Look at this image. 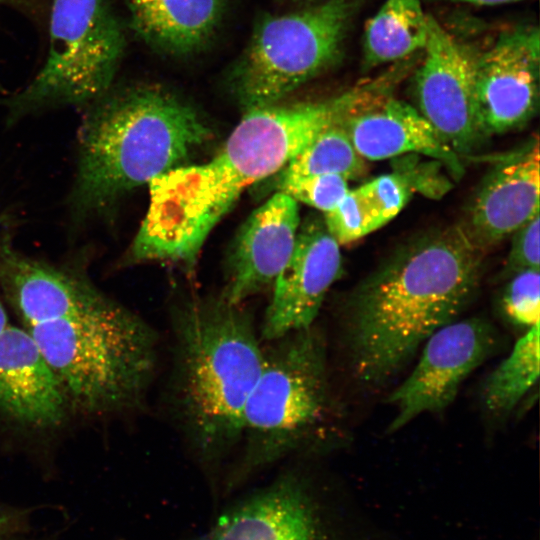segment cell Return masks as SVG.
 Instances as JSON below:
<instances>
[{"mask_svg":"<svg viewBox=\"0 0 540 540\" xmlns=\"http://www.w3.org/2000/svg\"><path fill=\"white\" fill-rule=\"evenodd\" d=\"M0 540H19V539L11 538L8 535H5V536H1Z\"/></svg>","mask_w":540,"mask_h":540,"instance_id":"obj_31","label":"cell"},{"mask_svg":"<svg viewBox=\"0 0 540 540\" xmlns=\"http://www.w3.org/2000/svg\"><path fill=\"white\" fill-rule=\"evenodd\" d=\"M446 1H453V2H462V3H468L473 5H499L504 3H511V2H517L521 0H446Z\"/></svg>","mask_w":540,"mask_h":540,"instance_id":"obj_29","label":"cell"},{"mask_svg":"<svg viewBox=\"0 0 540 540\" xmlns=\"http://www.w3.org/2000/svg\"><path fill=\"white\" fill-rule=\"evenodd\" d=\"M357 0H326L267 17L234 70L232 88L244 109L277 104L339 56Z\"/></svg>","mask_w":540,"mask_h":540,"instance_id":"obj_8","label":"cell"},{"mask_svg":"<svg viewBox=\"0 0 540 540\" xmlns=\"http://www.w3.org/2000/svg\"><path fill=\"white\" fill-rule=\"evenodd\" d=\"M342 274L340 245L324 220L300 225L294 251L276 278L259 329L268 342L314 325L330 287Z\"/></svg>","mask_w":540,"mask_h":540,"instance_id":"obj_13","label":"cell"},{"mask_svg":"<svg viewBox=\"0 0 540 540\" xmlns=\"http://www.w3.org/2000/svg\"><path fill=\"white\" fill-rule=\"evenodd\" d=\"M0 280L27 327L72 316L107 299L73 274L11 252L2 255Z\"/></svg>","mask_w":540,"mask_h":540,"instance_id":"obj_18","label":"cell"},{"mask_svg":"<svg viewBox=\"0 0 540 540\" xmlns=\"http://www.w3.org/2000/svg\"><path fill=\"white\" fill-rule=\"evenodd\" d=\"M484 252L461 225L409 243L365 278L346 301L343 337L355 380L381 388L437 329L468 306Z\"/></svg>","mask_w":540,"mask_h":540,"instance_id":"obj_2","label":"cell"},{"mask_svg":"<svg viewBox=\"0 0 540 540\" xmlns=\"http://www.w3.org/2000/svg\"><path fill=\"white\" fill-rule=\"evenodd\" d=\"M540 38L533 26L502 33L474 59L475 109L484 137L525 125L539 102Z\"/></svg>","mask_w":540,"mask_h":540,"instance_id":"obj_12","label":"cell"},{"mask_svg":"<svg viewBox=\"0 0 540 540\" xmlns=\"http://www.w3.org/2000/svg\"><path fill=\"white\" fill-rule=\"evenodd\" d=\"M389 87L367 94L339 120L356 151L368 160L423 154L440 161L459 177V156L414 106L389 96Z\"/></svg>","mask_w":540,"mask_h":540,"instance_id":"obj_15","label":"cell"},{"mask_svg":"<svg viewBox=\"0 0 540 540\" xmlns=\"http://www.w3.org/2000/svg\"><path fill=\"white\" fill-rule=\"evenodd\" d=\"M365 170L364 158L338 120L324 128L277 175L291 178L335 174L349 181L361 177Z\"/></svg>","mask_w":540,"mask_h":540,"instance_id":"obj_22","label":"cell"},{"mask_svg":"<svg viewBox=\"0 0 540 540\" xmlns=\"http://www.w3.org/2000/svg\"><path fill=\"white\" fill-rule=\"evenodd\" d=\"M277 188L324 213L334 208L349 190L348 180L335 174L278 178Z\"/></svg>","mask_w":540,"mask_h":540,"instance_id":"obj_25","label":"cell"},{"mask_svg":"<svg viewBox=\"0 0 540 540\" xmlns=\"http://www.w3.org/2000/svg\"><path fill=\"white\" fill-rule=\"evenodd\" d=\"M7 315L5 312V309L2 306V303L0 302V334L7 328Z\"/></svg>","mask_w":540,"mask_h":540,"instance_id":"obj_30","label":"cell"},{"mask_svg":"<svg viewBox=\"0 0 540 540\" xmlns=\"http://www.w3.org/2000/svg\"><path fill=\"white\" fill-rule=\"evenodd\" d=\"M68 401L56 374L27 330L0 334V409L33 426L59 423Z\"/></svg>","mask_w":540,"mask_h":540,"instance_id":"obj_17","label":"cell"},{"mask_svg":"<svg viewBox=\"0 0 540 540\" xmlns=\"http://www.w3.org/2000/svg\"><path fill=\"white\" fill-rule=\"evenodd\" d=\"M59 379L67 401L88 411L131 407L157 365V335L106 299L69 317L27 327Z\"/></svg>","mask_w":540,"mask_h":540,"instance_id":"obj_6","label":"cell"},{"mask_svg":"<svg viewBox=\"0 0 540 540\" xmlns=\"http://www.w3.org/2000/svg\"><path fill=\"white\" fill-rule=\"evenodd\" d=\"M539 227L537 213L512 234L511 249L503 270L505 277L523 270H539Z\"/></svg>","mask_w":540,"mask_h":540,"instance_id":"obj_27","label":"cell"},{"mask_svg":"<svg viewBox=\"0 0 540 540\" xmlns=\"http://www.w3.org/2000/svg\"><path fill=\"white\" fill-rule=\"evenodd\" d=\"M299 228L298 202L283 192L254 210L234 241L222 296L243 304L272 287L294 251Z\"/></svg>","mask_w":540,"mask_h":540,"instance_id":"obj_14","label":"cell"},{"mask_svg":"<svg viewBox=\"0 0 540 540\" xmlns=\"http://www.w3.org/2000/svg\"><path fill=\"white\" fill-rule=\"evenodd\" d=\"M424 51L414 107L457 155L469 153L484 138L475 109V58L429 15Z\"/></svg>","mask_w":540,"mask_h":540,"instance_id":"obj_11","label":"cell"},{"mask_svg":"<svg viewBox=\"0 0 540 540\" xmlns=\"http://www.w3.org/2000/svg\"><path fill=\"white\" fill-rule=\"evenodd\" d=\"M499 334L482 317L456 319L424 342L419 361L387 401L396 408L387 433L424 413H438L455 400L461 384L497 350Z\"/></svg>","mask_w":540,"mask_h":540,"instance_id":"obj_10","label":"cell"},{"mask_svg":"<svg viewBox=\"0 0 540 540\" xmlns=\"http://www.w3.org/2000/svg\"><path fill=\"white\" fill-rule=\"evenodd\" d=\"M359 188L380 226L397 216L415 191L401 171L380 175Z\"/></svg>","mask_w":540,"mask_h":540,"instance_id":"obj_26","label":"cell"},{"mask_svg":"<svg viewBox=\"0 0 540 540\" xmlns=\"http://www.w3.org/2000/svg\"><path fill=\"white\" fill-rule=\"evenodd\" d=\"M374 86L371 80L323 100L247 110L211 160L179 166L149 183L150 203L133 256L193 266L210 232L246 188L280 172Z\"/></svg>","mask_w":540,"mask_h":540,"instance_id":"obj_1","label":"cell"},{"mask_svg":"<svg viewBox=\"0 0 540 540\" xmlns=\"http://www.w3.org/2000/svg\"><path fill=\"white\" fill-rule=\"evenodd\" d=\"M539 270H523L510 276L501 297V311L509 323L529 329L539 323Z\"/></svg>","mask_w":540,"mask_h":540,"instance_id":"obj_24","label":"cell"},{"mask_svg":"<svg viewBox=\"0 0 540 540\" xmlns=\"http://www.w3.org/2000/svg\"><path fill=\"white\" fill-rule=\"evenodd\" d=\"M347 512L297 469L222 507L186 540H356Z\"/></svg>","mask_w":540,"mask_h":540,"instance_id":"obj_9","label":"cell"},{"mask_svg":"<svg viewBox=\"0 0 540 540\" xmlns=\"http://www.w3.org/2000/svg\"><path fill=\"white\" fill-rule=\"evenodd\" d=\"M428 15L420 0H387L367 22L364 59L369 66L398 61L424 49Z\"/></svg>","mask_w":540,"mask_h":540,"instance_id":"obj_20","label":"cell"},{"mask_svg":"<svg viewBox=\"0 0 540 540\" xmlns=\"http://www.w3.org/2000/svg\"><path fill=\"white\" fill-rule=\"evenodd\" d=\"M266 343L244 410L240 455L224 476L221 496L285 459L317 450L334 432L336 405L321 331L314 324Z\"/></svg>","mask_w":540,"mask_h":540,"instance_id":"obj_5","label":"cell"},{"mask_svg":"<svg viewBox=\"0 0 540 540\" xmlns=\"http://www.w3.org/2000/svg\"><path fill=\"white\" fill-rule=\"evenodd\" d=\"M539 323L527 329L510 354L489 374L482 389L485 409L508 416L539 377Z\"/></svg>","mask_w":540,"mask_h":540,"instance_id":"obj_21","label":"cell"},{"mask_svg":"<svg viewBox=\"0 0 540 540\" xmlns=\"http://www.w3.org/2000/svg\"><path fill=\"white\" fill-rule=\"evenodd\" d=\"M93 104L80 131L74 202L82 211L182 166L211 137L196 110L162 88L109 90Z\"/></svg>","mask_w":540,"mask_h":540,"instance_id":"obj_4","label":"cell"},{"mask_svg":"<svg viewBox=\"0 0 540 540\" xmlns=\"http://www.w3.org/2000/svg\"><path fill=\"white\" fill-rule=\"evenodd\" d=\"M19 518L14 512L0 508V537L9 535L17 528Z\"/></svg>","mask_w":540,"mask_h":540,"instance_id":"obj_28","label":"cell"},{"mask_svg":"<svg viewBox=\"0 0 540 540\" xmlns=\"http://www.w3.org/2000/svg\"><path fill=\"white\" fill-rule=\"evenodd\" d=\"M539 142L498 163L484 178L460 224L483 252L539 213Z\"/></svg>","mask_w":540,"mask_h":540,"instance_id":"obj_16","label":"cell"},{"mask_svg":"<svg viewBox=\"0 0 540 540\" xmlns=\"http://www.w3.org/2000/svg\"><path fill=\"white\" fill-rule=\"evenodd\" d=\"M324 215L325 226L339 245L356 241L381 227L359 187L349 189Z\"/></svg>","mask_w":540,"mask_h":540,"instance_id":"obj_23","label":"cell"},{"mask_svg":"<svg viewBox=\"0 0 540 540\" xmlns=\"http://www.w3.org/2000/svg\"><path fill=\"white\" fill-rule=\"evenodd\" d=\"M171 330V410L214 496H221V471L240 444L262 369V339L251 314L222 294L181 302L171 311Z\"/></svg>","mask_w":540,"mask_h":540,"instance_id":"obj_3","label":"cell"},{"mask_svg":"<svg viewBox=\"0 0 540 540\" xmlns=\"http://www.w3.org/2000/svg\"><path fill=\"white\" fill-rule=\"evenodd\" d=\"M125 44L109 0H54L45 63L25 89L6 100L11 114L93 103L110 90Z\"/></svg>","mask_w":540,"mask_h":540,"instance_id":"obj_7","label":"cell"},{"mask_svg":"<svg viewBox=\"0 0 540 540\" xmlns=\"http://www.w3.org/2000/svg\"><path fill=\"white\" fill-rule=\"evenodd\" d=\"M13 0H0V4L1 3H6V2H12Z\"/></svg>","mask_w":540,"mask_h":540,"instance_id":"obj_32","label":"cell"},{"mask_svg":"<svg viewBox=\"0 0 540 540\" xmlns=\"http://www.w3.org/2000/svg\"><path fill=\"white\" fill-rule=\"evenodd\" d=\"M133 30L150 46L172 54L202 47L215 31L223 0H124Z\"/></svg>","mask_w":540,"mask_h":540,"instance_id":"obj_19","label":"cell"}]
</instances>
